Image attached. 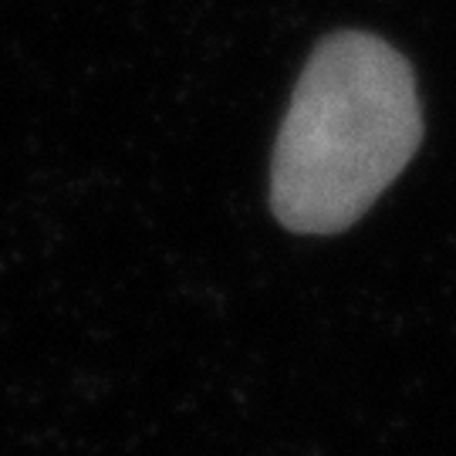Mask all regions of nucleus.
<instances>
[{
	"mask_svg": "<svg viewBox=\"0 0 456 456\" xmlns=\"http://www.w3.org/2000/svg\"><path fill=\"white\" fill-rule=\"evenodd\" d=\"M419 139L423 112L406 58L375 34H328L277 132L271 210L294 233H342L395 183Z\"/></svg>",
	"mask_w": 456,
	"mask_h": 456,
	"instance_id": "obj_1",
	"label": "nucleus"
}]
</instances>
